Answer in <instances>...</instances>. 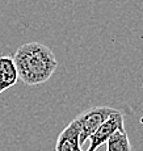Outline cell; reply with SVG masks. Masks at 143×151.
<instances>
[{"instance_id": "6da1fadb", "label": "cell", "mask_w": 143, "mask_h": 151, "mask_svg": "<svg viewBox=\"0 0 143 151\" xmlns=\"http://www.w3.org/2000/svg\"><path fill=\"white\" fill-rule=\"evenodd\" d=\"M19 79L26 86H38L50 79L58 66L51 49L40 42L20 46L13 57Z\"/></svg>"}, {"instance_id": "7a4b0ae2", "label": "cell", "mask_w": 143, "mask_h": 151, "mask_svg": "<svg viewBox=\"0 0 143 151\" xmlns=\"http://www.w3.org/2000/svg\"><path fill=\"white\" fill-rule=\"evenodd\" d=\"M117 109H113L110 106H92V108H88L84 112H81L76 117L81 129L80 137H79L80 145H83L87 139H89V137Z\"/></svg>"}, {"instance_id": "3957f363", "label": "cell", "mask_w": 143, "mask_h": 151, "mask_svg": "<svg viewBox=\"0 0 143 151\" xmlns=\"http://www.w3.org/2000/svg\"><path fill=\"white\" fill-rule=\"evenodd\" d=\"M116 132H125L124 113L121 110H116L105 122L89 137V146L86 151H96L101 145H105L108 139Z\"/></svg>"}, {"instance_id": "277c9868", "label": "cell", "mask_w": 143, "mask_h": 151, "mask_svg": "<svg viewBox=\"0 0 143 151\" xmlns=\"http://www.w3.org/2000/svg\"><path fill=\"white\" fill-rule=\"evenodd\" d=\"M80 125L75 118L68 124V126L60 132L55 143V151H83L80 149Z\"/></svg>"}, {"instance_id": "5b68a950", "label": "cell", "mask_w": 143, "mask_h": 151, "mask_svg": "<svg viewBox=\"0 0 143 151\" xmlns=\"http://www.w3.org/2000/svg\"><path fill=\"white\" fill-rule=\"evenodd\" d=\"M19 80V74L14 65V60L11 55L0 57V95L5 89L13 87Z\"/></svg>"}, {"instance_id": "8992f818", "label": "cell", "mask_w": 143, "mask_h": 151, "mask_svg": "<svg viewBox=\"0 0 143 151\" xmlns=\"http://www.w3.org/2000/svg\"><path fill=\"white\" fill-rule=\"evenodd\" d=\"M105 145L106 151H131V143L126 132H116Z\"/></svg>"}]
</instances>
